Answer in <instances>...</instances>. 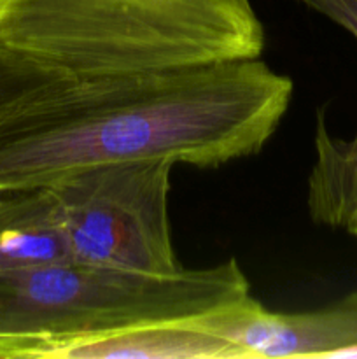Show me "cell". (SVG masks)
<instances>
[{
  "instance_id": "5b68a950",
  "label": "cell",
  "mask_w": 357,
  "mask_h": 359,
  "mask_svg": "<svg viewBox=\"0 0 357 359\" xmlns=\"http://www.w3.org/2000/svg\"><path fill=\"white\" fill-rule=\"evenodd\" d=\"M220 335L237 359L357 358V290L308 312H272L255 300L224 312Z\"/></svg>"
},
{
  "instance_id": "3957f363",
  "label": "cell",
  "mask_w": 357,
  "mask_h": 359,
  "mask_svg": "<svg viewBox=\"0 0 357 359\" xmlns=\"http://www.w3.org/2000/svg\"><path fill=\"white\" fill-rule=\"evenodd\" d=\"M251 297L234 258L167 276L77 262L7 270L0 272V359H62L86 340L205 319Z\"/></svg>"
},
{
  "instance_id": "9c48e42d",
  "label": "cell",
  "mask_w": 357,
  "mask_h": 359,
  "mask_svg": "<svg viewBox=\"0 0 357 359\" xmlns=\"http://www.w3.org/2000/svg\"><path fill=\"white\" fill-rule=\"evenodd\" d=\"M76 79L0 51V135L35 102Z\"/></svg>"
},
{
  "instance_id": "ba28073f",
  "label": "cell",
  "mask_w": 357,
  "mask_h": 359,
  "mask_svg": "<svg viewBox=\"0 0 357 359\" xmlns=\"http://www.w3.org/2000/svg\"><path fill=\"white\" fill-rule=\"evenodd\" d=\"M315 161L308 175L307 207L312 221L346 228L357 214V133L352 140L331 135L324 109L315 119Z\"/></svg>"
},
{
  "instance_id": "8fae6325",
  "label": "cell",
  "mask_w": 357,
  "mask_h": 359,
  "mask_svg": "<svg viewBox=\"0 0 357 359\" xmlns=\"http://www.w3.org/2000/svg\"><path fill=\"white\" fill-rule=\"evenodd\" d=\"M346 231H349L350 235H354V237L357 238V214L354 216V219L349 223V226H346Z\"/></svg>"
},
{
  "instance_id": "30bf717a",
  "label": "cell",
  "mask_w": 357,
  "mask_h": 359,
  "mask_svg": "<svg viewBox=\"0 0 357 359\" xmlns=\"http://www.w3.org/2000/svg\"><path fill=\"white\" fill-rule=\"evenodd\" d=\"M298 2L326 16L338 27L345 28L357 41V0H298Z\"/></svg>"
},
{
  "instance_id": "8992f818",
  "label": "cell",
  "mask_w": 357,
  "mask_h": 359,
  "mask_svg": "<svg viewBox=\"0 0 357 359\" xmlns=\"http://www.w3.org/2000/svg\"><path fill=\"white\" fill-rule=\"evenodd\" d=\"M72 262L49 188L0 193V272Z\"/></svg>"
},
{
  "instance_id": "6da1fadb",
  "label": "cell",
  "mask_w": 357,
  "mask_h": 359,
  "mask_svg": "<svg viewBox=\"0 0 357 359\" xmlns=\"http://www.w3.org/2000/svg\"><path fill=\"white\" fill-rule=\"evenodd\" d=\"M261 58L72 81L0 135V193L88 168L168 161L216 168L261 153L293 100Z\"/></svg>"
},
{
  "instance_id": "7a4b0ae2",
  "label": "cell",
  "mask_w": 357,
  "mask_h": 359,
  "mask_svg": "<svg viewBox=\"0 0 357 359\" xmlns=\"http://www.w3.org/2000/svg\"><path fill=\"white\" fill-rule=\"evenodd\" d=\"M251 0H0V51L76 81L261 58Z\"/></svg>"
},
{
  "instance_id": "52a82bcc",
  "label": "cell",
  "mask_w": 357,
  "mask_h": 359,
  "mask_svg": "<svg viewBox=\"0 0 357 359\" xmlns=\"http://www.w3.org/2000/svg\"><path fill=\"white\" fill-rule=\"evenodd\" d=\"M219 314L196 321L158 323L98 337L70 347L62 359H237L234 347L219 333Z\"/></svg>"
},
{
  "instance_id": "277c9868",
  "label": "cell",
  "mask_w": 357,
  "mask_h": 359,
  "mask_svg": "<svg viewBox=\"0 0 357 359\" xmlns=\"http://www.w3.org/2000/svg\"><path fill=\"white\" fill-rule=\"evenodd\" d=\"M168 161L112 163L77 172L51 189L72 262L167 276L181 270L172 244Z\"/></svg>"
}]
</instances>
